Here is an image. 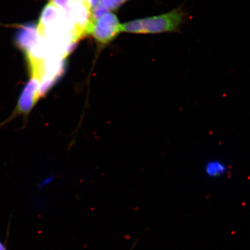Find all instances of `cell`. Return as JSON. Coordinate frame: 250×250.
I'll return each instance as SVG.
<instances>
[{"instance_id": "1", "label": "cell", "mask_w": 250, "mask_h": 250, "mask_svg": "<svg viewBox=\"0 0 250 250\" xmlns=\"http://www.w3.org/2000/svg\"><path fill=\"white\" fill-rule=\"evenodd\" d=\"M181 8L163 14L138 19L122 24V31L135 34H158L176 32L186 19Z\"/></svg>"}, {"instance_id": "2", "label": "cell", "mask_w": 250, "mask_h": 250, "mask_svg": "<svg viewBox=\"0 0 250 250\" xmlns=\"http://www.w3.org/2000/svg\"><path fill=\"white\" fill-rule=\"evenodd\" d=\"M121 32H123L122 24L117 16L108 12L92 24L89 35L91 34L97 42L106 45L116 38Z\"/></svg>"}, {"instance_id": "3", "label": "cell", "mask_w": 250, "mask_h": 250, "mask_svg": "<svg viewBox=\"0 0 250 250\" xmlns=\"http://www.w3.org/2000/svg\"><path fill=\"white\" fill-rule=\"evenodd\" d=\"M90 9L88 4L71 2V16L74 26V37L77 41L87 35L90 24Z\"/></svg>"}, {"instance_id": "4", "label": "cell", "mask_w": 250, "mask_h": 250, "mask_svg": "<svg viewBox=\"0 0 250 250\" xmlns=\"http://www.w3.org/2000/svg\"><path fill=\"white\" fill-rule=\"evenodd\" d=\"M14 42L21 51L27 54L38 42L37 24L29 23L21 25L15 34Z\"/></svg>"}, {"instance_id": "5", "label": "cell", "mask_w": 250, "mask_h": 250, "mask_svg": "<svg viewBox=\"0 0 250 250\" xmlns=\"http://www.w3.org/2000/svg\"><path fill=\"white\" fill-rule=\"evenodd\" d=\"M64 16L60 9L49 1L43 8L39 23L37 25L38 34L41 35L43 31L50 28L62 26Z\"/></svg>"}, {"instance_id": "6", "label": "cell", "mask_w": 250, "mask_h": 250, "mask_svg": "<svg viewBox=\"0 0 250 250\" xmlns=\"http://www.w3.org/2000/svg\"><path fill=\"white\" fill-rule=\"evenodd\" d=\"M227 170L226 165L218 159H211L205 165V174L210 179H217L223 176L227 173Z\"/></svg>"}, {"instance_id": "7", "label": "cell", "mask_w": 250, "mask_h": 250, "mask_svg": "<svg viewBox=\"0 0 250 250\" xmlns=\"http://www.w3.org/2000/svg\"><path fill=\"white\" fill-rule=\"evenodd\" d=\"M129 0H99V4L107 9V10H117L121 6Z\"/></svg>"}, {"instance_id": "8", "label": "cell", "mask_w": 250, "mask_h": 250, "mask_svg": "<svg viewBox=\"0 0 250 250\" xmlns=\"http://www.w3.org/2000/svg\"><path fill=\"white\" fill-rule=\"evenodd\" d=\"M108 12V10L107 9L98 4L90 11V23H95Z\"/></svg>"}, {"instance_id": "9", "label": "cell", "mask_w": 250, "mask_h": 250, "mask_svg": "<svg viewBox=\"0 0 250 250\" xmlns=\"http://www.w3.org/2000/svg\"><path fill=\"white\" fill-rule=\"evenodd\" d=\"M53 4L58 7L64 15H69L71 14V0H49Z\"/></svg>"}, {"instance_id": "10", "label": "cell", "mask_w": 250, "mask_h": 250, "mask_svg": "<svg viewBox=\"0 0 250 250\" xmlns=\"http://www.w3.org/2000/svg\"><path fill=\"white\" fill-rule=\"evenodd\" d=\"M90 9L96 7L99 4V0H89Z\"/></svg>"}, {"instance_id": "11", "label": "cell", "mask_w": 250, "mask_h": 250, "mask_svg": "<svg viewBox=\"0 0 250 250\" xmlns=\"http://www.w3.org/2000/svg\"><path fill=\"white\" fill-rule=\"evenodd\" d=\"M71 1L73 2L85 3V4H88L90 6L89 0H71Z\"/></svg>"}, {"instance_id": "12", "label": "cell", "mask_w": 250, "mask_h": 250, "mask_svg": "<svg viewBox=\"0 0 250 250\" xmlns=\"http://www.w3.org/2000/svg\"><path fill=\"white\" fill-rule=\"evenodd\" d=\"M0 250H7L5 245L0 240Z\"/></svg>"}, {"instance_id": "13", "label": "cell", "mask_w": 250, "mask_h": 250, "mask_svg": "<svg viewBox=\"0 0 250 250\" xmlns=\"http://www.w3.org/2000/svg\"><path fill=\"white\" fill-rule=\"evenodd\" d=\"M137 242H138V239H137L135 242H134L133 245L132 246V248H131V249L130 250H133L134 248H135Z\"/></svg>"}]
</instances>
